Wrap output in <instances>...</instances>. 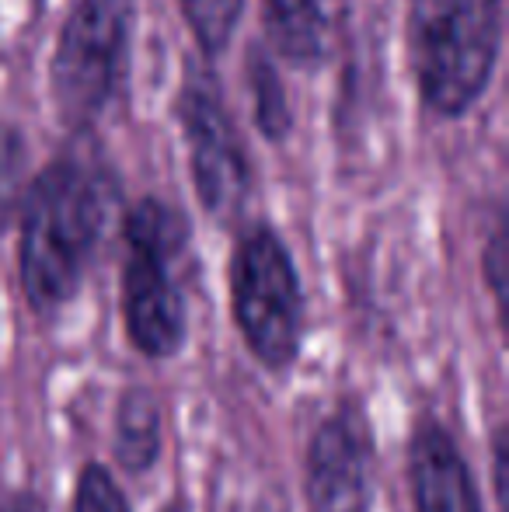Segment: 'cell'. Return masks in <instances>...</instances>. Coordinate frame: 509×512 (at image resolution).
<instances>
[{
    "label": "cell",
    "mask_w": 509,
    "mask_h": 512,
    "mask_svg": "<svg viewBox=\"0 0 509 512\" xmlns=\"http://www.w3.org/2000/svg\"><path fill=\"white\" fill-rule=\"evenodd\" d=\"M119 206V182L91 147L53 157L21 199L18 269L32 310L53 314L77 297Z\"/></svg>",
    "instance_id": "6da1fadb"
},
{
    "label": "cell",
    "mask_w": 509,
    "mask_h": 512,
    "mask_svg": "<svg viewBox=\"0 0 509 512\" xmlns=\"http://www.w3.org/2000/svg\"><path fill=\"white\" fill-rule=\"evenodd\" d=\"M408 60L422 105L461 119L489 91L503 53V0H405Z\"/></svg>",
    "instance_id": "7a4b0ae2"
},
{
    "label": "cell",
    "mask_w": 509,
    "mask_h": 512,
    "mask_svg": "<svg viewBox=\"0 0 509 512\" xmlns=\"http://www.w3.org/2000/svg\"><path fill=\"white\" fill-rule=\"evenodd\" d=\"M123 321L136 352L168 359L185 342V297L178 262L189 248V223L161 199H143L126 216Z\"/></svg>",
    "instance_id": "3957f363"
},
{
    "label": "cell",
    "mask_w": 509,
    "mask_h": 512,
    "mask_svg": "<svg viewBox=\"0 0 509 512\" xmlns=\"http://www.w3.org/2000/svg\"><path fill=\"white\" fill-rule=\"evenodd\" d=\"M133 0H77L49 63V95L70 129H88L116 102L129 70Z\"/></svg>",
    "instance_id": "277c9868"
},
{
    "label": "cell",
    "mask_w": 509,
    "mask_h": 512,
    "mask_svg": "<svg viewBox=\"0 0 509 512\" xmlns=\"http://www.w3.org/2000/svg\"><path fill=\"white\" fill-rule=\"evenodd\" d=\"M231 310L248 352L265 370L293 366L304 338V293L276 230L252 227L231 262Z\"/></svg>",
    "instance_id": "5b68a950"
},
{
    "label": "cell",
    "mask_w": 509,
    "mask_h": 512,
    "mask_svg": "<svg viewBox=\"0 0 509 512\" xmlns=\"http://www.w3.org/2000/svg\"><path fill=\"white\" fill-rule=\"evenodd\" d=\"M178 119H182L199 203L217 220H231L241 213L248 192H252V168H248L241 136L213 81L203 77V81L185 84L182 98H178Z\"/></svg>",
    "instance_id": "8992f818"
},
{
    "label": "cell",
    "mask_w": 509,
    "mask_h": 512,
    "mask_svg": "<svg viewBox=\"0 0 509 512\" xmlns=\"http://www.w3.org/2000/svg\"><path fill=\"white\" fill-rule=\"evenodd\" d=\"M304 492L311 512H370V439L356 411H335L314 429Z\"/></svg>",
    "instance_id": "52a82bcc"
},
{
    "label": "cell",
    "mask_w": 509,
    "mask_h": 512,
    "mask_svg": "<svg viewBox=\"0 0 509 512\" xmlns=\"http://www.w3.org/2000/svg\"><path fill=\"white\" fill-rule=\"evenodd\" d=\"M412 499L415 512H482L468 464L440 422H422L412 436Z\"/></svg>",
    "instance_id": "ba28073f"
},
{
    "label": "cell",
    "mask_w": 509,
    "mask_h": 512,
    "mask_svg": "<svg viewBox=\"0 0 509 512\" xmlns=\"http://www.w3.org/2000/svg\"><path fill=\"white\" fill-rule=\"evenodd\" d=\"M269 42L293 67H318L335 46L342 0H262Z\"/></svg>",
    "instance_id": "9c48e42d"
},
{
    "label": "cell",
    "mask_w": 509,
    "mask_h": 512,
    "mask_svg": "<svg viewBox=\"0 0 509 512\" xmlns=\"http://www.w3.org/2000/svg\"><path fill=\"white\" fill-rule=\"evenodd\" d=\"M116 457L133 474L150 471L161 457V408L147 387H129L119 398Z\"/></svg>",
    "instance_id": "30bf717a"
},
{
    "label": "cell",
    "mask_w": 509,
    "mask_h": 512,
    "mask_svg": "<svg viewBox=\"0 0 509 512\" xmlns=\"http://www.w3.org/2000/svg\"><path fill=\"white\" fill-rule=\"evenodd\" d=\"M248 95H252V112L262 136L279 143L290 133V102H286L276 63L262 49H252V56H248Z\"/></svg>",
    "instance_id": "8fae6325"
},
{
    "label": "cell",
    "mask_w": 509,
    "mask_h": 512,
    "mask_svg": "<svg viewBox=\"0 0 509 512\" xmlns=\"http://www.w3.org/2000/svg\"><path fill=\"white\" fill-rule=\"evenodd\" d=\"M178 4L196 46L206 56H224L238 32L245 0H178Z\"/></svg>",
    "instance_id": "7c38bea8"
},
{
    "label": "cell",
    "mask_w": 509,
    "mask_h": 512,
    "mask_svg": "<svg viewBox=\"0 0 509 512\" xmlns=\"http://www.w3.org/2000/svg\"><path fill=\"white\" fill-rule=\"evenodd\" d=\"M28 189V143L11 122H0V234L18 216Z\"/></svg>",
    "instance_id": "4fadbf2b"
},
{
    "label": "cell",
    "mask_w": 509,
    "mask_h": 512,
    "mask_svg": "<svg viewBox=\"0 0 509 512\" xmlns=\"http://www.w3.org/2000/svg\"><path fill=\"white\" fill-rule=\"evenodd\" d=\"M74 512H133L116 478L102 464H88L74 488Z\"/></svg>",
    "instance_id": "5bb4252c"
},
{
    "label": "cell",
    "mask_w": 509,
    "mask_h": 512,
    "mask_svg": "<svg viewBox=\"0 0 509 512\" xmlns=\"http://www.w3.org/2000/svg\"><path fill=\"white\" fill-rule=\"evenodd\" d=\"M482 265H485V279H489L492 293H496V304L503 307L506 304V227L503 223H499L496 234H492Z\"/></svg>",
    "instance_id": "9a60e30c"
},
{
    "label": "cell",
    "mask_w": 509,
    "mask_h": 512,
    "mask_svg": "<svg viewBox=\"0 0 509 512\" xmlns=\"http://www.w3.org/2000/svg\"><path fill=\"white\" fill-rule=\"evenodd\" d=\"M506 432H496V443H492V481H496V502L506 509Z\"/></svg>",
    "instance_id": "2e32d148"
},
{
    "label": "cell",
    "mask_w": 509,
    "mask_h": 512,
    "mask_svg": "<svg viewBox=\"0 0 509 512\" xmlns=\"http://www.w3.org/2000/svg\"><path fill=\"white\" fill-rule=\"evenodd\" d=\"M0 512H46V506H42L35 495L14 492V495H7V499H0Z\"/></svg>",
    "instance_id": "e0dca14e"
},
{
    "label": "cell",
    "mask_w": 509,
    "mask_h": 512,
    "mask_svg": "<svg viewBox=\"0 0 509 512\" xmlns=\"http://www.w3.org/2000/svg\"><path fill=\"white\" fill-rule=\"evenodd\" d=\"M161 512H189V509H185L182 502H171V506H164Z\"/></svg>",
    "instance_id": "ac0fdd59"
}]
</instances>
